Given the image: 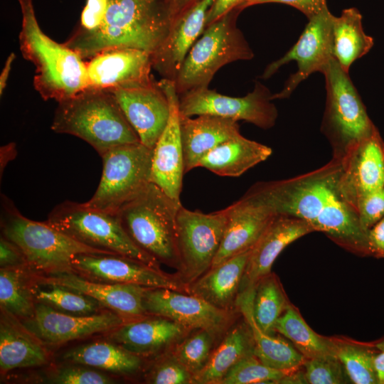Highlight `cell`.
I'll return each mask as SVG.
<instances>
[{"mask_svg": "<svg viewBox=\"0 0 384 384\" xmlns=\"http://www.w3.org/2000/svg\"><path fill=\"white\" fill-rule=\"evenodd\" d=\"M341 161L331 159L314 171L287 179L260 181L244 194L266 206L277 215L307 222L346 250L369 256L367 231L356 210L339 188Z\"/></svg>", "mask_w": 384, "mask_h": 384, "instance_id": "6da1fadb", "label": "cell"}, {"mask_svg": "<svg viewBox=\"0 0 384 384\" xmlns=\"http://www.w3.org/2000/svg\"><path fill=\"white\" fill-rule=\"evenodd\" d=\"M50 381L57 384H110L113 378L94 368L76 364L60 368L51 376Z\"/></svg>", "mask_w": 384, "mask_h": 384, "instance_id": "7bdbcfd3", "label": "cell"}, {"mask_svg": "<svg viewBox=\"0 0 384 384\" xmlns=\"http://www.w3.org/2000/svg\"><path fill=\"white\" fill-rule=\"evenodd\" d=\"M16 58V55L14 53H11L7 57L4 66L0 74V95L1 96L6 87L8 79L9 77L10 71L11 69L12 63Z\"/></svg>", "mask_w": 384, "mask_h": 384, "instance_id": "681fc988", "label": "cell"}, {"mask_svg": "<svg viewBox=\"0 0 384 384\" xmlns=\"http://www.w3.org/2000/svg\"><path fill=\"white\" fill-rule=\"evenodd\" d=\"M58 103L51 129L83 139L100 156L117 146L140 142L110 90L86 88Z\"/></svg>", "mask_w": 384, "mask_h": 384, "instance_id": "277c9868", "label": "cell"}, {"mask_svg": "<svg viewBox=\"0 0 384 384\" xmlns=\"http://www.w3.org/2000/svg\"><path fill=\"white\" fill-rule=\"evenodd\" d=\"M274 331L289 340L306 358L336 356L333 337L316 333L291 303L277 319Z\"/></svg>", "mask_w": 384, "mask_h": 384, "instance_id": "836d02e7", "label": "cell"}, {"mask_svg": "<svg viewBox=\"0 0 384 384\" xmlns=\"http://www.w3.org/2000/svg\"><path fill=\"white\" fill-rule=\"evenodd\" d=\"M237 7L207 26L190 49L174 85L178 95L208 87L217 71L238 60H249L254 53L236 26Z\"/></svg>", "mask_w": 384, "mask_h": 384, "instance_id": "52a82bcc", "label": "cell"}, {"mask_svg": "<svg viewBox=\"0 0 384 384\" xmlns=\"http://www.w3.org/2000/svg\"><path fill=\"white\" fill-rule=\"evenodd\" d=\"M215 342L209 332L198 329L188 334L169 351L194 376L207 364Z\"/></svg>", "mask_w": 384, "mask_h": 384, "instance_id": "f35d334b", "label": "cell"}, {"mask_svg": "<svg viewBox=\"0 0 384 384\" xmlns=\"http://www.w3.org/2000/svg\"><path fill=\"white\" fill-rule=\"evenodd\" d=\"M336 357L354 384H378L373 360L379 350L374 343H363L344 337H333Z\"/></svg>", "mask_w": 384, "mask_h": 384, "instance_id": "74e56055", "label": "cell"}, {"mask_svg": "<svg viewBox=\"0 0 384 384\" xmlns=\"http://www.w3.org/2000/svg\"><path fill=\"white\" fill-rule=\"evenodd\" d=\"M1 235L20 249L28 268L37 274L70 271L71 260L79 254L116 255L87 246L45 221L28 219L4 195L1 198Z\"/></svg>", "mask_w": 384, "mask_h": 384, "instance_id": "5b68a950", "label": "cell"}, {"mask_svg": "<svg viewBox=\"0 0 384 384\" xmlns=\"http://www.w3.org/2000/svg\"><path fill=\"white\" fill-rule=\"evenodd\" d=\"M355 209L363 228L367 231L384 217V188L361 197Z\"/></svg>", "mask_w": 384, "mask_h": 384, "instance_id": "ee69618b", "label": "cell"}, {"mask_svg": "<svg viewBox=\"0 0 384 384\" xmlns=\"http://www.w3.org/2000/svg\"><path fill=\"white\" fill-rule=\"evenodd\" d=\"M228 208L223 238L211 267L252 248L277 215L266 206L245 195Z\"/></svg>", "mask_w": 384, "mask_h": 384, "instance_id": "603a6c76", "label": "cell"}, {"mask_svg": "<svg viewBox=\"0 0 384 384\" xmlns=\"http://www.w3.org/2000/svg\"><path fill=\"white\" fill-rule=\"evenodd\" d=\"M369 257L384 259V217L367 230Z\"/></svg>", "mask_w": 384, "mask_h": 384, "instance_id": "7dc6e473", "label": "cell"}, {"mask_svg": "<svg viewBox=\"0 0 384 384\" xmlns=\"http://www.w3.org/2000/svg\"><path fill=\"white\" fill-rule=\"evenodd\" d=\"M93 281L167 288L188 294V287L176 274H169L137 260L105 254H79L70 262V271Z\"/></svg>", "mask_w": 384, "mask_h": 384, "instance_id": "9a60e30c", "label": "cell"}, {"mask_svg": "<svg viewBox=\"0 0 384 384\" xmlns=\"http://www.w3.org/2000/svg\"><path fill=\"white\" fill-rule=\"evenodd\" d=\"M109 339L140 357L166 353L191 331L159 316L129 320L110 331Z\"/></svg>", "mask_w": 384, "mask_h": 384, "instance_id": "cb8c5ba5", "label": "cell"}, {"mask_svg": "<svg viewBox=\"0 0 384 384\" xmlns=\"http://www.w3.org/2000/svg\"><path fill=\"white\" fill-rule=\"evenodd\" d=\"M312 232V227L302 219L277 215L251 249L240 293L253 288L270 274L275 260L287 245Z\"/></svg>", "mask_w": 384, "mask_h": 384, "instance_id": "d4e9b609", "label": "cell"}, {"mask_svg": "<svg viewBox=\"0 0 384 384\" xmlns=\"http://www.w3.org/2000/svg\"><path fill=\"white\" fill-rule=\"evenodd\" d=\"M95 30L64 43L83 59L114 48H134L152 55L167 37L174 19L171 0H98Z\"/></svg>", "mask_w": 384, "mask_h": 384, "instance_id": "7a4b0ae2", "label": "cell"}, {"mask_svg": "<svg viewBox=\"0 0 384 384\" xmlns=\"http://www.w3.org/2000/svg\"><path fill=\"white\" fill-rule=\"evenodd\" d=\"M31 278V291L36 302L75 315H90L106 310L90 297L66 287L39 282Z\"/></svg>", "mask_w": 384, "mask_h": 384, "instance_id": "8d00e7d4", "label": "cell"}, {"mask_svg": "<svg viewBox=\"0 0 384 384\" xmlns=\"http://www.w3.org/2000/svg\"><path fill=\"white\" fill-rule=\"evenodd\" d=\"M35 280L57 284L92 297L105 309L132 320L148 316L143 300L149 287L117 283H107L84 278L68 271L43 274L32 272Z\"/></svg>", "mask_w": 384, "mask_h": 384, "instance_id": "ffe728a7", "label": "cell"}, {"mask_svg": "<svg viewBox=\"0 0 384 384\" xmlns=\"http://www.w3.org/2000/svg\"><path fill=\"white\" fill-rule=\"evenodd\" d=\"M198 0H171L174 18Z\"/></svg>", "mask_w": 384, "mask_h": 384, "instance_id": "816d5d0a", "label": "cell"}, {"mask_svg": "<svg viewBox=\"0 0 384 384\" xmlns=\"http://www.w3.org/2000/svg\"><path fill=\"white\" fill-rule=\"evenodd\" d=\"M179 119L185 174L198 167L200 160L215 146L240 134L238 121L229 118L180 114Z\"/></svg>", "mask_w": 384, "mask_h": 384, "instance_id": "484cf974", "label": "cell"}, {"mask_svg": "<svg viewBox=\"0 0 384 384\" xmlns=\"http://www.w3.org/2000/svg\"><path fill=\"white\" fill-rule=\"evenodd\" d=\"M254 287L240 293L236 310L250 326L254 342L255 355L265 365L284 371L303 366L306 358L285 338L262 331L254 320L252 301Z\"/></svg>", "mask_w": 384, "mask_h": 384, "instance_id": "f1b7e54d", "label": "cell"}, {"mask_svg": "<svg viewBox=\"0 0 384 384\" xmlns=\"http://www.w3.org/2000/svg\"><path fill=\"white\" fill-rule=\"evenodd\" d=\"M257 1H258V0H249L244 5H242L241 9H243L247 7V6L255 5Z\"/></svg>", "mask_w": 384, "mask_h": 384, "instance_id": "db71d44e", "label": "cell"}, {"mask_svg": "<svg viewBox=\"0 0 384 384\" xmlns=\"http://www.w3.org/2000/svg\"><path fill=\"white\" fill-rule=\"evenodd\" d=\"M270 90L256 82L253 90L244 97H230L208 87L188 91L178 95L181 115L193 117L212 114L235 121L244 120L262 129L274 127L278 111L272 102Z\"/></svg>", "mask_w": 384, "mask_h": 384, "instance_id": "7c38bea8", "label": "cell"}, {"mask_svg": "<svg viewBox=\"0 0 384 384\" xmlns=\"http://www.w3.org/2000/svg\"><path fill=\"white\" fill-rule=\"evenodd\" d=\"M63 359L74 364L122 375L135 373L142 366V357L112 341L92 342L71 348L65 353Z\"/></svg>", "mask_w": 384, "mask_h": 384, "instance_id": "1f68e13d", "label": "cell"}, {"mask_svg": "<svg viewBox=\"0 0 384 384\" xmlns=\"http://www.w3.org/2000/svg\"><path fill=\"white\" fill-rule=\"evenodd\" d=\"M272 153L269 146L248 139L240 134L207 153L200 160L198 167L220 176L238 177L265 161Z\"/></svg>", "mask_w": 384, "mask_h": 384, "instance_id": "f546056e", "label": "cell"}, {"mask_svg": "<svg viewBox=\"0 0 384 384\" xmlns=\"http://www.w3.org/2000/svg\"><path fill=\"white\" fill-rule=\"evenodd\" d=\"M29 270L28 267L0 268L1 309L23 321L32 318L35 311Z\"/></svg>", "mask_w": 384, "mask_h": 384, "instance_id": "d590c367", "label": "cell"}, {"mask_svg": "<svg viewBox=\"0 0 384 384\" xmlns=\"http://www.w3.org/2000/svg\"><path fill=\"white\" fill-rule=\"evenodd\" d=\"M140 142L153 149L170 114L166 93L153 78L129 86L110 90Z\"/></svg>", "mask_w": 384, "mask_h": 384, "instance_id": "2e32d148", "label": "cell"}, {"mask_svg": "<svg viewBox=\"0 0 384 384\" xmlns=\"http://www.w3.org/2000/svg\"><path fill=\"white\" fill-rule=\"evenodd\" d=\"M339 159L341 193L354 209L361 197L384 188V142L376 127Z\"/></svg>", "mask_w": 384, "mask_h": 384, "instance_id": "ac0fdd59", "label": "cell"}, {"mask_svg": "<svg viewBox=\"0 0 384 384\" xmlns=\"http://www.w3.org/2000/svg\"><path fill=\"white\" fill-rule=\"evenodd\" d=\"M251 249L210 267L188 284V294L218 309L237 311L236 303Z\"/></svg>", "mask_w": 384, "mask_h": 384, "instance_id": "4316f807", "label": "cell"}, {"mask_svg": "<svg viewBox=\"0 0 384 384\" xmlns=\"http://www.w3.org/2000/svg\"><path fill=\"white\" fill-rule=\"evenodd\" d=\"M50 356L43 343L18 319L1 309V374L16 368L37 367L48 363Z\"/></svg>", "mask_w": 384, "mask_h": 384, "instance_id": "83f0119b", "label": "cell"}, {"mask_svg": "<svg viewBox=\"0 0 384 384\" xmlns=\"http://www.w3.org/2000/svg\"><path fill=\"white\" fill-rule=\"evenodd\" d=\"M181 206L151 182L117 213L124 229L141 250L177 271L176 215Z\"/></svg>", "mask_w": 384, "mask_h": 384, "instance_id": "8992f818", "label": "cell"}, {"mask_svg": "<svg viewBox=\"0 0 384 384\" xmlns=\"http://www.w3.org/2000/svg\"><path fill=\"white\" fill-rule=\"evenodd\" d=\"M248 1L249 0H214L207 14L206 28L233 9L237 7L241 9L242 5Z\"/></svg>", "mask_w": 384, "mask_h": 384, "instance_id": "c3c4849f", "label": "cell"}, {"mask_svg": "<svg viewBox=\"0 0 384 384\" xmlns=\"http://www.w3.org/2000/svg\"><path fill=\"white\" fill-rule=\"evenodd\" d=\"M251 329L244 320L234 323L213 349L206 366L193 376V384H220L229 370L244 358L255 354Z\"/></svg>", "mask_w": 384, "mask_h": 384, "instance_id": "4dcf8cb0", "label": "cell"}, {"mask_svg": "<svg viewBox=\"0 0 384 384\" xmlns=\"http://www.w3.org/2000/svg\"><path fill=\"white\" fill-rule=\"evenodd\" d=\"M148 316L171 319L191 331L203 329L221 340L235 322L238 311L216 308L205 300L167 288H148L143 300Z\"/></svg>", "mask_w": 384, "mask_h": 384, "instance_id": "4fadbf2b", "label": "cell"}, {"mask_svg": "<svg viewBox=\"0 0 384 384\" xmlns=\"http://www.w3.org/2000/svg\"><path fill=\"white\" fill-rule=\"evenodd\" d=\"M228 218V207L210 213L180 207L176 215L180 269L176 274L187 285L211 267L220 247Z\"/></svg>", "mask_w": 384, "mask_h": 384, "instance_id": "8fae6325", "label": "cell"}, {"mask_svg": "<svg viewBox=\"0 0 384 384\" xmlns=\"http://www.w3.org/2000/svg\"><path fill=\"white\" fill-rule=\"evenodd\" d=\"M147 380L152 384H193V375L169 351L152 367Z\"/></svg>", "mask_w": 384, "mask_h": 384, "instance_id": "b9f144b4", "label": "cell"}, {"mask_svg": "<svg viewBox=\"0 0 384 384\" xmlns=\"http://www.w3.org/2000/svg\"><path fill=\"white\" fill-rule=\"evenodd\" d=\"M307 384H346L351 381L336 356L306 358L303 363Z\"/></svg>", "mask_w": 384, "mask_h": 384, "instance_id": "60d3db41", "label": "cell"}, {"mask_svg": "<svg viewBox=\"0 0 384 384\" xmlns=\"http://www.w3.org/2000/svg\"><path fill=\"white\" fill-rule=\"evenodd\" d=\"M321 73L325 78L326 102L321 129L331 146L332 157L340 159L376 127L348 73L334 58Z\"/></svg>", "mask_w": 384, "mask_h": 384, "instance_id": "9c48e42d", "label": "cell"}, {"mask_svg": "<svg viewBox=\"0 0 384 384\" xmlns=\"http://www.w3.org/2000/svg\"><path fill=\"white\" fill-rule=\"evenodd\" d=\"M0 267L1 268L28 267L25 257L20 249L2 235L0 238Z\"/></svg>", "mask_w": 384, "mask_h": 384, "instance_id": "f6af8a7d", "label": "cell"}, {"mask_svg": "<svg viewBox=\"0 0 384 384\" xmlns=\"http://www.w3.org/2000/svg\"><path fill=\"white\" fill-rule=\"evenodd\" d=\"M151 54L134 48L102 51L87 63L88 87L110 90L149 81L151 75Z\"/></svg>", "mask_w": 384, "mask_h": 384, "instance_id": "7402d4cb", "label": "cell"}, {"mask_svg": "<svg viewBox=\"0 0 384 384\" xmlns=\"http://www.w3.org/2000/svg\"><path fill=\"white\" fill-rule=\"evenodd\" d=\"M159 84L169 100L170 114L167 124L153 148L151 181L172 199L181 202L185 171L178 95L174 81L161 78Z\"/></svg>", "mask_w": 384, "mask_h": 384, "instance_id": "d6986e66", "label": "cell"}, {"mask_svg": "<svg viewBox=\"0 0 384 384\" xmlns=\"http://www.w3.org/2000/svg\"><path fill=\"white\" fill-rule=\"evenodd\" d=\"M265 3H281L290 5L302 11L308 19L327 8L326 0H258L255 4Z\"/></svg>", "mask_w": 384, "mask_h": 384, "instance_id": "bcb514c9", "label": "cell"}, {"mask_svg": "<svg viewBox=\"0 0 384 384\" xmlns=\"http://www.w3.org/2000/svg\"><path fill=\"white\" fill-rule=\"evenodd\" d=\"M289 372L270 367L252 354L236 363L220 384H279V380Z\"/></svg>", "mask_w": 384, "mask_h": 384, "instance_id": "ab89813d", "label": "cell"}, {"mask_svg": "<svg viewBox=\"0 0 384 384\" xmlns=\"http://www.w3.org/2000/svg\"><path fill=\"white\" fill-rule=\"evenodd\" d=\"M22 15L19 46L35 68L33 87L45 100L60 102L88 87L87 63L75 50L58 43L41 28L32 0H18Z\"/></svg>", "mask_w": 384, "mask_h": 384, "instance_id": "3957f363", "label": "cell"}, {"mask_svg": "<svg viewBox=\"0 0 384 384\" xmlns=\"http://www.w3.org/2000/svg\"><path fill=\"white\" fill-rule=\"evenodd\" d=\"M373 366L378 384H384V351H379L374 357Z\"/></svg>", "mask_w": 384, "mask_h": 384, "instance_id": "f907efd6", "label": "cell"}, {"mask_svg": "<svg viewBox=\"0 0 384 384\" xmlns=\"http://www.w3.org/2000/svg\"><path fill=\"white\" fill-rule=\"evenodd\" d=\"M214 0H198L174 19L169 34L152 54V69L174 81L190 49L203 33Z\"/></svg>", "mask_w": 384, "mask_h": 384, "instance_id": "44dd1931", "label": "cell"}, {"mask_svg": "<svg viewBox=\"0 0 384 384\" xmlns=\"http://www.w3.org/2000/svg\"><path fill=\"white\" fill-rule=\"evenodd\" d=\"M153 149L141 142L113 147L102 155V173L98 187L85 204L117 214L126 203L151 183Z\"/></svg>", "mask_w": 384, "mask_h": 384, "instance_id": "30bf717a", "label": "cell"}, {"mask_svg": "<svg viewBox=\"0 0 384 384\" xmlns=\"http://www.w3.org/2000/svg\"><path fill=\"white\" fill-rule=\"evenodd\" d=\"M45 222L87 246L161 269L158 261L132 241L117 213L97 210L85 203L65 201L50 212Z\"/></svg>", "mask_w": 384, "mask_h": 384, "instance_id": "ba28073f", "label": "cell"}, {"mask_svg": "<svg viewBox=\"0 0 384 384\" xmlns=\"http://www.w3.org/2000/svg\"><path fill=\"white\" fill-rule=\"evenodd\" d=\"M374 43L363 28L362 16L356 8L344 9L340 16H334L332 53L341 68L348 73L354 61L365 55Z\"/></svg>", "mask_w": 384, "mask_h": 384, "instance_id": "d6a6232c", "label": "cell"}, {"mask_svg": "<svg viewBox=\"0 0 384 384\" xmlns=\"http://www.w3.org/2000/svg\"><path fill=\"white\" fill-rule=\"evenodd\" d=\"M375 346L379 351H384V338L375 342Z\"/></svg>", "mask_w": 384, "mask_h": 384, "instance_id": "f5cc1de1", "label": "cell"}, {"mask_svg": "<svg viewBox=\"0 0 384 384\" xmlns=\"http://www.w3.org/2000/svg\"><path fill=\"white\" fill-rule=\"evenodd\" d=\"M289 304L283 286L274 272L262 277L254 287V320L266 334H275V324Z\"/></svg>", "mask_w": 384, "mask_h": 384, "instance_id": "e575fe53", "label": "cell"}, {"mask_svg": "<svg viewBox=\"0 0 384 384\" xmlns=\"http://www.w3.org/2000/svg\"><path fill=\"white\" fill-rule=\"evenodd\" d=\"M334 15L328 8L309 19L297 42L282 58L270 63L261 78L272 76L282 65L292 60L297 71L289 76L282 90L272 94V100L289 97L298 85L315 72L322 73L331 60Z\"/></svg>", "mask_w": 384, "mask_h": 384, "instance_id": "5bb4252c", "label": "cell"}, {"mask_svg": "<svg viewBox=\"0 0 384 384\" xmlns=\"http://www.w3.org/2000/svg\"><path fill=\"white\" fill-rule=\"evenodd\" d=\"M129 320L109 309L75 315L36 302L33 317L23 324L43 343L53 345L110 331Z\"/></svg>", "mask_w": 384, "mask_h": 384, "instance_id": "e0dca14e", "label": "cell"}]
</instances>
